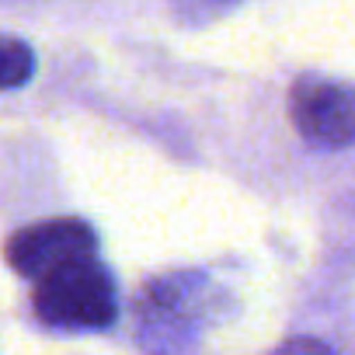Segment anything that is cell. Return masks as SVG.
Masks as SVG:
<instances>
[{"label":"cell","instance_id":"1","mask_svg":"<svg viewBox=\"0 0 355 355\" xmlns=\"http://www.w3.org/2000/svg\"><path fill=\"white\" fill-rule=\"evenodd\" d=\"M32 306L42 324L60 331H105L115 324L119 300L108 268L91 258L35 282Z\"/></svg>","mask_w":355,"mask_h":355},{"label":"cell","instance_id":"5","mask_svg":"<svg viewBox=\"0 0 355 355\" xmlns=\"http://www.w3.org/2000/svg\"><path fill=\"white\" fill-rule=\"evenodd\" d=\"M32 73H35V56H32L28 42L0 32V91H15V87L28 84Z\"/></svg>","mask_w":355,"mask_h":355},{"label":"cell","instance_id":"2","mask_svg":"<svg viewBox=\"0 0 355 355\" xmlns=\"http://www.w3.org/2000/svg\"><path fill=\"white\" fill-rule=\"evenodd\" d=\"M8 265L39 282L67 265H77V261H91L98 258V234L91 230V223L77 220V216H60V220H42V223H32L25 230H18L8 248Z\"/></svg>","mask_w":355,"mask_h":355},{"label":"cell","instance_id":"3","mask_svg":"<svg viewBox=\"0 0 355 355\" xmlns=\"http://www.w3.org/2000/svg\"><path fill=\"white\" fill-rule=\"evenodd\" d=\"M289 119L306 143L341 150L355 143V87L334 77L306 73L289 91Z\"/></svg>","mask_w":355,"mask_h":355},{"label":"cell","instance_id":"4","mask_svg":"<svg viewBox=\"0 0 355 355\" xmlns=\"http://www.w3.org/2000/svg\"><path fill=\"white\" fill-rule=\"evenodd\" d=\"M206 282L199 275H167L146 286L143 296V334L153 345H178L192 334L206 313Z\"/></svg>","mask_w":355,"mask_h":355},{"label":"cell","instance_id":"6","mask_svg":"<svg viewBox=\"0 0 355 355\" xmlns=\"http://www.w3.org/2000/svg\"><path fill=\"white\" fill-rule=\"evenodd\" d=\"M244 0H171L174 15L182 18L185 25H209L216 18H223L227 11L241 8Z\"/></svg>","mask_w":355,"mask_h":355},{"label":"cell","instance_id":"7","mask_svg":"<svg viewBox=\"0 0 355 355\" xmlns=\"http://www.w3.org/2000/svg\"><path fill=\"white\" fill-rule=\"evenodd\" d=\"M272 355H334V352L324 341H317V338H289Z\"/></svg>","mask_w":355,"mask_h":355}]
</instances>
